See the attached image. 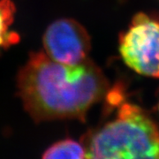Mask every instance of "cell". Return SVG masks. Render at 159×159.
<instances>
[{
	"mask_svg": "<svg viewBox=\"0 0 159 159\" xmlns=\"http://www.w3.org/2000/svg\"><path fill=\"white\" fill-rule=\"evenodd\" d=\"M17 87L24 108L34 121L79 119L106 96L107 82L99 67L86 59L66 65L33 52L18 74Z\"/></svg>",
	"mask_w": 159,
	"mask_h": 159,
	"instance_id": "cell-1",
	"label": "cell"
},
{
	"mask_svg": "<svg viewBox=\"0 0 159 159\" xmlns=\"http://www.w3.org/2000/svg\"><path fill=\"white\" fill-rule=\"evenodd\" d=\"M81 142L86 159H159V126L143 109L123 99L113 119Z\"/></svg>",
	"mask_w": 159,
	"mask_h": 159,
	"instance_id": "cell-2",
	"label": "cell"
},
{
	"mask_svg": "<svg viewBox=\"0 0 159 159\" xmlns=\"http://www.w3.org/2000/svg\"><path fill=\"white\" fill-rule=\"evenodd\" d=\"M119 52L137 74L159 78L158 13H137L120 34Z\"/></svg>",
	"mask_w": 159,
	"mask_h": 159,
	"instance_id": "cell-3",
	"label": "cell"
},
{
	"mask_svg": "<svg viewBox=\"0 0 159 159\" xmlns=\"http://www.w3.org/2000/svg\"><path fill=\"white\" fill-rule=\"evenodd\" d=\"M45 54L66 65H77L87 59L90 37L86 29L73 19H59L48 27L43 34Z\"/></svg>",
	"mask_w": 159,
	"mask_h": 159,
	"instance_id": "cell-4",
	"label": "cell"
},
{
	"mask_svg": "<svg viewBox=\"0 0 159 159\" xmlns=\"http://www.w3.org/2000/svg\"><path fill=\"white\" fill-rule=\"evenodd\" d=\"M42 159H86L85 146L82 142L64 139L47 148Z\"/></svg>",
	"mask_w": 159,
	"mask_h": 159,
	"instance_id": "cell-5",
	"label": "cell"
},
{
	"mask_svg": "<svg viewBox=\"0 0 159 159\" xmlns=\"http://www.w3.org/2000/svg\"><path fill=\"white\" fill-rule=\"evenodd\" d=\"M15 6L11 0H0V48H7L19 41V35L11 31Z\"/></svg>",
	"mask_w": 159,
	"mask_h": 159,
	"instance_id": "cell-6",
	"label": "cell"
},
{
	"mask_svg": "<svg viewBox=\"0 0 159 159\" xmlns=\"http://www.w3.org/2000/svg\"><path fill=\"white\" fill-rule=\"evenodd\" d=\"M157 108H158V111H159V102H158V105H157Z\"/></svg>",
	"mask_w": 159,
	"mask_h": 159,
	"instance_id": "cell-7",
	"label": "cell"
}]
</instances>
